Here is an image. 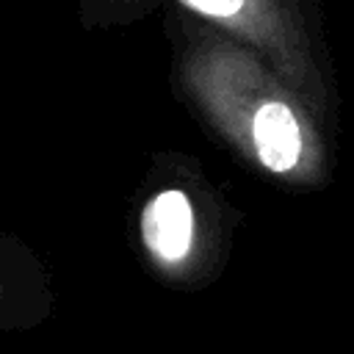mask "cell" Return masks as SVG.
Here are the masks:
<instances>
[{"instance_id":"6da1fadb","label":"cell","mask_w":354,"mask_h":354,"mask_svg":"<svg viewBox=\"0 0 354 354\" xmlns=\"http://www.w3.org/2000/svg\"><path fill=\"white\" fill-rule=\"evenodd\" d=\"M144 243L163 263H180L194 238V213L180 191H166L155 196L141 218Z\"/></svg>"},{"instance_id":"7a4b0ae2","label":"cell","mask_w":354,"mask_h":354,"mask_svg":"<svg viewBox=\"0 0 354 354\" xmlns=\"http://www.w3.org/2000/svg\"><path fill=\"white\" fill-rule=\"evenodd\" d=\"M252 133H254L257 155L271 171H288L296 163L299 149H301V136H299V124L288 105L282 102L263 105L254 113Z\"/></svg>"},{"instance_id":"3957f363","label":"cell","mask_w":354,"mask_h":354,"mask_svg":"<svg viewBox=\"0 0 354 354\" xmlns=\"http://www.w3.org/2000/svg\"><path fill=\"white\" fill-rule=\"evenodd\" d=\"M185 3L199 8L202 14H213V17H232L243 6V0H185Z\"/></svg>"}]
</instances>
